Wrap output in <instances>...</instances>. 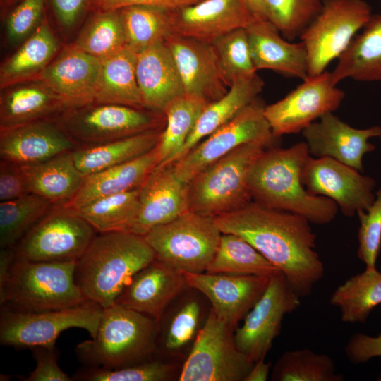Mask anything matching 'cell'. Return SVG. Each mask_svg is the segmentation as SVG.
Returning <instances> with one entry per match:
<instances>
[{"mask_svg": "<svg viewBox=\"0 0 381 381\" xmlns=\"http://www.w3.org/2000/svg\"><path fill=\"white\" fill-rule=\"evenodd\" d=\"M200 308L195 301L183 306L171 320L166 331L164 346L168 351L176 350L193 337L198 327Z\"/></svg>", "mask_w": 381, "mask_h": 381, "instance_id": "7dc6e473", "label": "cell"}, {"mask_svg": "<svg viewBox=\"0 0 381 381\" xmlns=\"http://www.w3.org/2000/svg\"><path fill=\"white\" fill-rule=\"evenodd\" d=\"M310 155L330 157L363 172V157L376 148L369 139L381 136V126L356 128L333 112L310 123L302 132Z\"/></svg>", "mask_w": 381, "mask_h": 381, "instance_id": "ac0fdd59", "label": "cell"}, {"mask_svg": "<svg viewBox=\"0 0 381 381\" xmlns=\"http://www.w3.org/2000/svg\"><path fill=\"white\" fill-rule=\"evenodd\" d=\"M20 167L28 192L44 198L54 205H63L68 202L85 178L74 162L73 151Z\"/></svg>", "mask_w": 381, "mask_h": 381, "instance_id": "f1b7e54d", "label": "cell"}, {"mask_svg": "<svg viewBox=\"0 0 381 381\" xmlns=\"http://www.w3.org/2000/svg\"><path fill=\"white\" fill-rule=\"evenodd\" d=\"M208 103L203 98L184 93L169 104L164 111L166 124L155 147L158 165L172 162Z\"/></svg>", "mask_w": 381, "mask_h": 381, "instance_id": "e575fe53", "label": "cell"}, {"mask_svg": "<svg viewBox=\"0 0 381 381\" xmlns=\"http://www.w3.org/2000/svg\"><path fill=\"white\" fill-rule=\"evenodd\" d=\"M136 59L137 52L126 45L102 59L95 102L145 109L137 82Z\"/></svg>", "mask_w": 381, "mask_h": 381, "instance_id": "d6a6232c", "label": "cell"}, {"mask_svg": "<svg viewBox=\"0 0 381 381\" xmlns=\"http://www.w3.org/2000/svg\"><path fill=\"white\" fill-rule=\"evenodd\" d=\"M271 377L274 381L344 380L331 357L308 349L284 353L273 367Z\"/></svg>", "mask_w": 381, "mask_h": 381, "instance_id": "ab89813d", "label": "cell"}, {"mask_svg": "<svg viewBox=\"0 0 381 381\" xmlns=\"http://www.w3.org/2000/svg\"><path fill=\"white\" fill-rule=\"evenodd\" d=\"M158 164L155 147L137 159L87 175L75 195L63 205L75 211L99 198L138 189Z\"/></svg>", "mask_w": 381, "mask_h": 381, "instance_id": "4316f807", "label": "cell"}, {"mask_svg": "<svg viewBox=\"0 0 381 381\" xmlns=\"http://www.w3.org/2000/svg\"><path fill=\"white\" fill-rule=\"evenodd\" d=\"M214 219L222 234L241 236L282 272L301 298L322 278L316 235L305 218L252 201Z\"/></svg>", "mask_w": 381, "mask_h": 381, "instance_id": "6da1fadb", "label": "cell"}, {"mask_svg": "<svg viewBox=\"0 0 381 381\" xmlns=\"http://www.w3.org/2000/svg\"><path fill=\"white\" fill-rule=\"evenodd\" d=\"M69 106L37 80L9 89L2 94L0 128L7 129L30 122L54 119Z\"/></svg>", "mask_w": 381, "mask_h": 381, "instance_id": "83f0119b", "label": "cell"}, {"mask_svg": "<svg viewBox=\"0 0 381 381\" xmlns=\"http://www.w3.org/2000/svg\"><path fill=\"white\" fill-rule=\"evenodd\" d=\"M76 261L16 258L0 279V305L20 311H44L80 305L86 300L77 286Z\"/></svg>", "mask_w": 381, "mask_h": 381, "instance_id": "5b68a950", "label": "cell"}, {"mask_svg": "<svg viewBox=\"0 0 381 381\" xmlns=\"http://www.w3.org/2000/svg\"><path fill=\"white\" fill-rule=\"evenodd\" d=\"M233 327L211 310L180 373V381H244L253 363L239 351Z\"/></svg>", "mask_w": 381, "mask_h": 381, "instance_id": "8fae6325", "label": "cell"}, {"mask_svg": "<svg viewBox=\"0 0 381 381\" xmlns=\"http://www.w3.org/2000/svg\"><path fill=\"white\" fill-rule=\"evenodd\" d=\"M202 0H92L99 11H115L131 6H148L174 10L197 4Z\"/></svg>", "mask_w": 381, "mask_h": 381, "instance_id": "f5cc1de1", "label": "cell"}, {"mask_svg": "<svg viewBox=\"0 0 381 381\" xmlns=\"http://www.w3.org/2000/svg\"><path fill=\"white\" fill-rule=\"evenodd\" d=\"M187 285L180 272L155 259L135 273L115 303L159 322L170 303Z\"/></svg>", "mask_w": 381, "mask_h": 381, "instance_id": "cb8c5ba5", "label": "cell"}, {"mask_svg": "<svg viewBox=\"0 0 381 381\" xmlns=\"http://www.w3.org/2000/svg\"><path fill=\"white\" fill-rule=\"evenodd\" d=\"M162 130H152L98 145L76 147L73 150L74 162L85 176L126 163L153 150Z\"/></svg>", "mask_w": 381, "mask_h": 381, "instance_id": "1f68e13d", "label": "cell"}, {"mask_svg": "<svg viewBox=\"0 0 381 381\" xmlns=\"http://www.w3.org/2000/svg\"><path fill=\"white\" fill-rule=\"evenodd\" d=\"M77 147L116 140L164 128V114L129 106L92 102L70 108L55 119Z\"/></svg>", "mask_w": 381, "mask_h": 381, "instance_id": "ba28073f", "label": "cell"}, {"mask_svg": "<svg viewBox=\"0 0 381 381\" xmlns=\"http://www.w3.org/2000/svg\"><path fill=\"white\" fill-rule=\"evenodd\" d=\"M377 380L381 381V374L378 376V377L377 378Z\"/></svg>", "mask_w": 381, "mask_h": 381, "instance_id": "6f0895ef", "label": "cell"}, {"mask_svg": "<svg viewBox=\"0 0 381 381\" xmlns=\"http://www.w3.org/2000/svg\"><path fill=\"white\" fill-rule=\"evenodd\" d=\"M308 193L332 200L346 217L366 210L375 198V180L330 157L309 155L301 173Z\"/></svg>", "mask_w": 381, "mask_h": 381, "instance_id": "2e32d148", "label": "cell"}, {"mask_svg": "<svg viewBox=\"0 0 381 381\" xmlns=\"http://www.w3.org/2000/svg\"><path fill=\"white\" fill-rule=\"evenodd\" d=\"M256 71L270 69L302 80L308 77L304 44L290 42L267 20L257 18L246 28Z\"/></svg>", "mask_w": 381, "mask_h": 381, "instance_id": "484cf974", "label": "cell"}, {"mask_svg": "<svg viewBox=\"0 0 381 381\" xmlns=\"http://www.w3.org/2000/svg\"><path fill=\"white\" fill-rule=\"evenodd\" d=\"M86 0H52L59 21L71 26L76 20Z\"/></svg>", "mask_w": 381, "mask_h": 381, "instance_id": "db71d44e", "label": "cell"}, {"mask_svg": "<svg viewBox=\"0 0 381 381\" xmlns=\"http://www.w3.org/2000/svg\"><path fill=\"white\" fill-rule=\"evenodd\" d=\"M348 359L353 363L360 364L372 358L381 356V334L370 336L356 333L349 339L345 346Z\"/></svg>", "mask_w": 381, "mask_h": 381, "instance_id": "816d5d0a", "label": "cell"}, {"mask_svg": "<svg viewBox=\"0 0 381 381\" xmlns=\"http://www.w3.org/2000/svg\"><path fill=\"white\" fill-rule=\"evenodd\" d=\"M169 16L171 34L210 44L231 30L246 28L258 18L246 0H202L169 10Z\"/></svg>", "mask_w": 381, "mask_h": 381, "instance_id": "e0dca14e", "label": "cell"}, {"mask_svg": "<svg viewBox=\"0 0 381 381\" xmlns=\"http://www.w3.org/2000/svg\"><path fill=\"white\" fill-rule=\"evenodd\" d=\"M76 147L54 119L1 130V160L20 165L42 162Z\"/></svg>", "mask_w": 381, "mask_h": 381, "instance_id": "603a6c76", "label": "cell"}, {"mask_svg": "<svg viewBox=\"0 0 381 381\" xmlns=\"http://www.w3.org/2000/svg\"><path fill=\"white\" fill-rule=\"evenodd\" d=\"M36 362L35 369L24 381H73L58 365L59 351L55 346L30 349Z\"/></svg>", "mask_w": 381, "mask_h": 381, "instance_id": "681fc988", "label": "cell"}, {"mask_svg": "<svg viewBox=\"0 0 381 381\" xmlns=\"http://www.w3.org/2000/svg\"><path fill=\"white\" fill-rule=\"evenodd\" d=\"M301 297L286 277L279 272L234 335L236 346L252 363L265 359L274 339L279 334L286 314L301 306Z\"/></svg>", "mask_w": 381, "mask_h": 381, "instance_id": "5bb4252c", "label": "cell"}, {"mask_svg": "<svg viewBox=\"0 0 381 381\" xmlns=\"http://www.w3.org/2000/svg\"><path fill=\"white\" fill-rule=\"evenodd\" d=\"M30 193L20 164L1 160L0 201H6Z\"/></svg>", "mask_w": 381, "mask_h": 381, "instance_id": "f907efd6", "label": "cell"}, {"mask_svg": "<svg viewBox=\"0 0 381 381\" xmlns=\"http://www.w3.org/2000/svg\"><path fill=\"white\" fill-rule=\"evenodd\" d=\"M323 0H263L265 15L289 41L300 37L320 13Z\"/></svg>", "mask_w": 381, "mask_h": 381, "instance_id": "ee69618b", "label": "cell"}, {"mask_svg": "<svg viewBox=\"0 0 381 381\" xmlns=\"http://www.w3.org/2000/svg\"><path fill=\"white\" fill-rule=\"evenodd\" d=\"M173 367L150 359L114 369L83 366L72 376L73 381H164L172 377Z\"/></svg>", "mask_w": 381, "mask_h": 381, "instance_id": "f6af8a7d", "label": "cell"}, {"mask_svg": "<svg viewBox=\"0 0 381 381\" xmlns=\"http://www.w3.org/2000/svg\"><path fill=\"white\" fill-rule=\"evenodd\" d=\"M187 285L210 300L217 316L231 327L244 319L265 291L270 277L183 272Z\"/></svg>", "mask_w": 381, "mask_h": 381, "instance_id": "ffe728a7", "label": "cell"}, {"mask_svg": "<svg viewBox=\"0 0 381 381\" xmlns=\"http://www.w3.org/2000/svg\"><path fill=\"white\" fill-rule=\"evenodd\" d=\"M45 0H23L6 21L8 38L18 42L28 38L40 25Z\"/></svg>", "mask_w": 381, "mask_h": 381, "instance_id": "c3c4849f", "label": "cell"}, {"mask_svg": "<svg viewBox=\"0 0 381 381\" xmlns=\"http://www.w3.org/2000/svg\"><path fill=\"white\" fill-rule=\"evenodd\" d=\"M58 42L47 21L40 23L20 48L1 68V87L22 82L39 74L49 65Z\"/></svg>", "mask_w": 381, "mask_h": 381, "instance_id": "836d02e7", "label": "cell"}, {"mask_svg": "<svg viewBox=\"0 0 381 381\" xmlns=\"http://www.w3.org/2000/svg\"><path fill=\"white\" fill-rule=\"evenodd\" d=\"M97 232L64 205H54L13 248L18 258L32 261H77Z\"/></svg>", "mask_w": 381, "mask_h": 381, "instance_id": "4fadbf2b", "label": "cell"}, {"mask_svg": "<svg viewBox=\"0 0 381 381\" xmlns=\"http://www.w3.org/2000/svg\"><path fill=\"white\" fill-rule=\"evenodd\" d=\"M309 155L305 142L288 148L265 149L249 174L252 200L296 214L310 223L322 225L332 222L339 210L337 205L327 197L310 195L301 182L302 167Z\"/></svg>", "mask_w": 381, "mask_h": 381, "instance_id": "7a4b0ae2", "label": "cell"}, {"mask_svg": "<svg viewBox=\"0 0 381 381\" xmlns=\"http://www.w3.org/2000/svg\"><path fill=\"white\" fill-rule=\"evenodd\" d=\"M263 86L264 81L257 73L234 80L223 97L206 105L186 144L171 163L183 157L198 143L236 116L258 97Z\"/></svg>", "mask_w": 381, "mask_h": 381, "instance_id": "f546056e", "label": "cell"}, {"mask_svg": "<svg viewBox=\"0 0 381 381\" xmlns=\"http://www.w3.org/2000/svg\"><path fill=\"white\" fill-rule=\"evenodd\" d=\"M358 258L366 269L376 268L381 249V187L375 192V198L366 210L358 211Z\"/></svg>", "mask_w": 381, "mask_h": 381, "instance_id": "bcb514c9", "label": "cell"}, {"mask_svg": "<svg viewBox=\"0 0 381 381\" xmlns=\"http://www.w3.org/2000/svg\"><path fill=\"white\" fill-rule=\"evenodd\" d=\"M155 259L144 236L97 233L76 261L75 282L86 300L104 308L114 304L133 275Z\"/></svg>", "mask_w": 381, "mask_h": 381, "instance_id": "3957f363", "label": "cell"}, {"mask_svg": "<svg viewBox=\"0 0 381 381\" xmlns=\"http://www.w3.org/2000/svg\"><path fill=\"white\" fill-rule=\"evenodd\" d=\"M159 324L117 303L103 308L95 336L80 343L75 354L83 366L114 369L152 359Z\"/></svg>", "mask_w": 381, "mask_h": 381, "instance_id": "277c9868", "label": "cell"}, {"mask_svg": "<svg viewBox=\"0 0 381 381\" xmlns=\"http://www.w3.org/2000/svg\"><path fill=\"white\" fill-rule=\"evenodd\" d=\"M345 96L334 85L330 72L308 76L275 103L265 106V116L273 135L295 134L327 113L338 109Z\"/></svg>", "mask_w": 381, "mask_h": 381, "instance_id": "9a60e30c", "label": "cell"}, {"mask_svg": "<svg viewBox=\"0 0 381 381\" xmlns=\"http://www.w3.org/2000/svg\"><path fill=\"white\" fill-rule=\"evenodd\" d=\"M263 101L258 97L229 121L198 143L183 157L175 162L177 176L186 183L206 167L238 147L261 143L267 147L277 138L265 116Z\"/></svg>", "mask_w": 381, "mask_h": 381, "instance_id": "7c38bea8", "label": "cell"}, {"mask_svg": "<svg viewBox=\"0 0 381 381\" xmlns=\"http://www.w3.org/2000/svg\"><path fill=\"white\" fill-rule=\"evenodd\" d=\"M372 15L364 0H323L320 13L300 37L307 52L308 76L323 73L339 59Z\"/></svg>", "mask_w": 381, "mask_h": 381, "instance_id": "30bf717a", "label": "cell"}, {"mask_svg": "<svg viewBox=\"0 0 381 381\" xmlns=\"http://www.w3.org/2000/svg\"><path fill=\"white\" fill-rule=\"evenodd\" d=\"M126 44L135 52L164 41L171 34L169 10L148 6H131L119 10Z\"/></svg>", "mask_w": 381, "mask_h": 381, "instance_id": "60d3db41", "label": "cell"}, {"mask_svg": "<svg viewBox=\"0 0 381 381\" xmlns=\"http://www.w3.org/2000/svg\"><path fill=\"white\" fill-rule=\"evenodd\" d=\"M103 308L90 301L73 307L44 311H20L5 306L0 310V343L16 348L54 346L60 334L80 328L93 338Z\"/></svg>", "mask_w": 381, "mask_h": 381, "instance_id": "9c48e42d", "label": "cell"}, {"mask_svg": "<svg viewBox=\"0 0 381 381\" xmlns=\"http://www.w3.org/2000/svg\"><path fill=\"white\" fill-rule=\"evenodd\" d=\"M54 207L47 200L33 193L1 202V248H13Z\"/></svg>", "mask_w": 381, "mask_h": 381, "instance_id": "74e56055", "label": "cell"}, {"mask_svg": "<svg viewBox=\"0 0 381 381\" xmlns=\"http://www.w3.org/2000/svg\"><path fill=\"white\" fill-rule=\"evenodd\" d=\"M267 148L261 143L242 145L200 171L188 183V210L216 218L252 202L249 174Z\"/></svg>", "mask_w": 381, "mask_h": 381, "instance_id": "8992f818", "label": "cell"}, {"mask_svg": "<svg viewBox=\"0 0 381 381\" xmlns=\"http://www.w3.org/2000/svg\"><path fill=\"white\" fill-rule=\"evenodd\" d=\"M136 78L144 107L164 114L169 104L184 94L172 54L165 40L137 53Z\"/></svg>", "mask_w": 381, "mask_h": 381, "instance_id": "d4e9b609", "label": "cell"}, {"mask_svg": "<svg viewBox=\"0 0 381 381\" xmlns=\"http://www.w3.org/2000/svg\"><path fill=\"white\" fill-rule=\"evenodd\" d=\"M380 139H381V136H380Z\"/></svg>", "mask_w": 381, "mask_h": 381, "instance_id": "680465c9", "label": "cell"}, {"mask_svg": "<svg viewBox=\"0 0 381 381\" xmlns=\"http://www.w3.org/2000/svg\"><path fill=\"white\" fill-rule=\"evenodd\" d=\"M246 1L258 18L267 20L265 15L263 0H246Z\"/></svg>", "mask_w": 381, "mask_h": 381, "instance_id": "9f6ffc18", "label": "cell"}, {"mask_svg": "<svg viewBox=\"0 0 381 381\" xmlns=\"http://www.w3.org/2000/svg\"><path fill=\"white\" fill-rule=\"evenodd\" d=\"M188 183L173 163L158 165L139 188L138 210L128 231L145 236L153 228L188 211Z\"/></svg>", "mask_w": 381, "mask_h": 381, "instance_id": "d6986e66", "label": "cell"}, {"mask_svg": "<svg viewBox=\"0 0 381 381\" xmlns=\"http://www.w3.org/2000/svg\"><path fill=\"white\" fill-rule=\"evenodd\" d=\"M222 234L214 218L188 210L144 236L156 260L182 273H201L211 262Z\"/></svg>", "mask_w": 381, "mask_h": 381, "instance_id": "52a82bcc", "label": "cell"}, {"mask_svg": "<svg viewBox=\"0 0 381 381\" xmlns=\"http://www.w3.org/2000/svg\"><path fill=\"white\" fill-rule=\"evenodd\" d=\"M139 188L92 201L73 211L97 233L128 231L138 210Z\"/></svg>", "mask_w": 381, "mask_h": 381, "instance_id": "f35d334b", "label": "cell"}, {"mask_svg": "<svg viewBox=\"0 0 381 381\" xmlns=\"http://www.w3.org/2000/svg\"><path fill=\"white\" fill-rule=\"evenodd\" d=\"M271 364L265 359L255 362L244 381H266L268 378Z\"/></svg>", "mask_w": 381, "mask_h": 381, "instance_id": "11a10c76", "label": "cell"}, {"mask_svg": "<svg viewBox=\"0 0 381 381\" xmlns=\"http://www.w3.org/2000/svg\"><path fill=\"white\" fill-rule=\"evenodd\" d=\"M126 45L119 10L99 11L81 31L73 44L100 59L116 53Z\"/></svg>", "mask_w": 381, "mask_h": 381, "instance_id": "b9f144b4", "label": "cell"}, {"mask_svg": "<svg viewBox=\"0 0 381 381\" xmlns=\"http://www.w3.org/2000/svg\"><path fill=\"white\" fill-rule=\"evenodd\" d=\"M165 42L172 54L185 94L211 102L227 92L212 44L175 34L168 36Z\"/></svg>", "mask_w": 381, "mask_h": 381, "instance_id": "7402d4cb", "label": "cell"}, {"mask_svg": "<svg viewBox=\"0 0 381 381\" xmlns=\"http://www.w3.org/2000/svg\"><path fill=\"white\" fill-rule=\"evenodd\" d=\"M101 67L102 59L72 45L37 78L73 108L95 102Z\"/></svg>", "mask_w": 381, "mask_h": 381, "instance_id": "44dd1931", "label": "cell"}, {"mask_svg": "<svg viewBox=\"0 0 381 381\" xmlns=\"http://www.w3.org/2000/svg\"><path fill=\"white\" fill-rule=\"evenodd\" d=\"M331 75L336 85L347 78L381 83V14L372 15L339 56Z\"/></svg>", "mask_w": 381, "mask_h": 381, "instance_id": "4dcf8cb0", "label": "cell"}, {"mask_svg": "<svg viewBox=\"0 0 381 381\" xmlns=\"http://www.w3.org/2000/svg\"><path fill=\"white\" fill-rule=\"evenodd\" d=\"M330 304L339 308L345 323H363L381 304V272L366 269L352 276L332 294Z\"/></svg>", "mask_w": 381, "mask_h": 381, "instance_id": "d590c367", "label": "cell"}, {"mask_svg": "<svg viewBox=\"0 0 381 381\" xmlns=\"http://www.w3.org/2000/svg\"><path fill=\"white\" fill-rule=\"evenodd\" d=\"M205 272L271 278L279 270L241 236L222 234L216 253Z\"/></svg>", "mask_w": 381, "mask_h": 381, "instance_id": "8d00e7d4", "label": "cell"}, {"mask_svg": "<svg viewBox=\"0 0 381 381\" xmlns=\"http://www.w3.org/2000/svg\"><path fill=\"white\" fill-rule=\"evenodd\" d=\"M212 44L221 78L227 87L238 78L256 73L246 28H238L224 34Z\"/></svg>", "mask_w": 381, "mask_h": 381, "instance_id": "7bdbcfd3", "label": "cell"}]
</instances>
